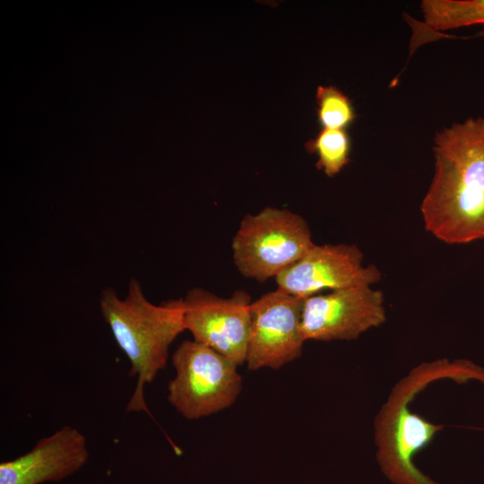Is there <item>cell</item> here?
<instances>
[{"instance_id": "5", "label": "cell", "mask_w": 484, "mask_h": 484, "mask_svg": "<svg viewBox=\"0 0 484 484\" xmlns=\"http://www.w3.org/2000/svg\"><path fill=\"white\" fill-rule=\"evenodd\" d=\"M175 377L168 401L185 418L196 419L231 406L242 389L238 365L213 349L182 341L172 356Z\"/></svg>"}, {"instance_id": "8", "label": "cell", "mask_w": 484, "mask_h": 484, "mask_svg": "<svg viewBox=\"0 0 484 484\" xmlns=\"http://www.w3.org/2000/svg\"><path fill=\"white\" fill-rule=\"evenodd\" d=\"M184 300L186 330L194 340L232 360L246 362L250 328V295L236 290L220 298L201 289L190 290Z\"/></svg>"}, {"instance_id": "12", "label": "cell", "mask_w": 484, "mask_h": 484, "mask_svg": "<svg viewBox=\"0 0 484 484\" xmlns=\"http://www.w3.org/2000/svg\"><path fill=\"white\" fill-rule=\"evenodd\" d=\"M307 152L317 155L316 168L329 177L337 175L350 163L351 140L344 129L322 128L305 143Z\"/></svg>"}, {"instance_id": "1", "label": "cell", "mask_w": 484, "mask_h": 484, "mask_svg": "<svg viewBox=\"0 0 484 484\" xmlns=\"http://www.w3.org/2000/svg\"><path fill=\"white\" fill-rule=\"evenodd\" d=\"M435 173L420 212L427 231L450 245L484 239V117L436 133Z\"/></svg>"}, {"instance_id": "14", "label": "cell", "mask_w": 484, "mask_h": 484, "mask_svg": "<svg viewBox=\"0 0 484 484\" xmlns=\"http://www.w3.org/2000/svg\"><path fill=\"white\" fill-rule=\"evenodd\" d=\"M478 36H484V31H480L478 33Z\"/></svg>"}, {"instance_id": "6", "label": "cell", "mask_w": 484, "mask_h": 484, "mask_svg": "<svg viewBox=\"0 0 484 484\" xmlns=\"http://www.w3.org/2000/svg\"><path fill=\"white\" fill-rule=\"evenodd\" d=\"M304 299L276 289L252 302L246 358L250 370L278 369L300 357Z\"/></svg>"}, {"instance_id": "4", "label": "cell", "mask_w": 484, "mask_h": 484, "mask_svg": "<svg viewBox=\"0 0 484 484\" xmlns=\"http://www.w3.org/2000/svg\"><path fill=\"white\" fill-rule=\"evenodd\" d=\"M314 246L303 217L289 210L266 207L242 219L231 247L238 272L263 282L276 278Z\"/></svg>"}, {"instance_id": "2", "label": "cell", "mask_w": 484, "mask_h": 484, "mask_svg": "<svg viewBox=\"0 0 484 484\" xmlns=\"http://www.w3.org/2000/svg\"><path fill=\"white\" fill-rule=\"evenodd\" d=\"M99 304L117 343L130 361V376H137L125 411L150 413L143 388L165 367L169 346L186 330L184 300L169 299L154 305L133 278L124 299L117 297L114 289L108 288L103 290Z\"/></svg>"}, {"instance_id": "9", "label": "cell", "mask_w": 484, "mask_h": 484, "mask_svg": "<svg viewBox=\"0 0 484 484\" xmlns=\"http://www.w3.org/2000/svg\"><path fill=\"white\" fill-rule=\"evenodd\" d=\"M363 254L356 245H315L297 263L275 278L277 289L302 298L324 290H336L368 285L381 279L374 264L362 265Z\"/></svg>"}, {"instance_id": "13", "label": "cell", "mask_w": 484, "mask_h": 484, "mask_svg": "<svg viewBox=\"0 0 484 484\" xmlns=\"http://www.w3.org/2000/svg\"><path fill=\"white\" fill-rule=\"evenodd\" d=\"M316 116L319 125L326 129H346L357 115L350 98L336 86L316 89Z\"/></svg>"}, {"instance_id": "3", "label": "cell", "mask_w": 484, "mask_h": 484, "mask_svg": "<svg viewBox=\"0 0 484 484\" xmlns=\"http://www.w3.org/2000/svg\"><path fill=\"white\" fill-rule=\"evenodd\" d=\"M480 376L479 366L470 360L439 359L419 366L394 386L376 421L377 460L389 480L395 484H437L418 470L412 459L443 426L411 412L409 404L436 379L466 382Z\"/></svg>"}, {"instance_id": "7", "label": "cell", "mask_w": 484, "mask_h": 484, "mask_svg": "<svg viewBox=\"0 0 484 484\" xmlns=\"http://www.w3.org/2000/svg\"><path fill=\"white\" fill-rule=\"evenodd\" d=\"M385 320L382 291L357 285L305 298L301 331L306 341H349Z\"/></svg>"}, {"instance_id": "11", "label": "cell", "mask_w": 484, "mask_h": 484, "mask_svg": "<svg viewBox=\"0 0 484 484\" xmlns=\"http://www.w3.org/2000/svg\"><path fill=\"white\" fill-rule=\"evenodd\" d=\"M424 24L432 30H448L484 24V0H423Z\"/></svg>"}, {"instance_id": "10", "label": "cell", "mask_w": 484, "mask_h": 484, "mask_svg": "<svg viewBox=\"0 0 484 484\" xmlns=\"http://www.w3.org/2000/svg\"><path fill=\"white\" fill-rule=\"evenodd\" d=\"M88 457L85 436L77 428L64 426L23 455L2 462L0 484L58 481L82 468Z\"/></svg>"}]
</instances>
